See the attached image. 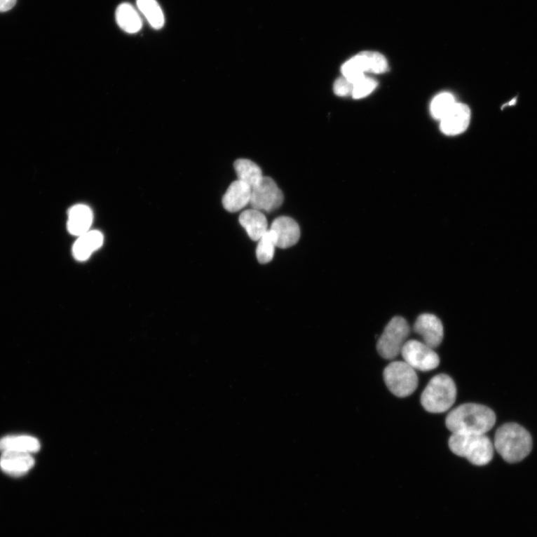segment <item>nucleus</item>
<instances>
[{"mask_svg": "<svg viewBox=\"0 0 537 537\" xmlns=\"http://www.w3.org/2000/svg\"><path fill=\"white\" fill-rule=\"evenodd\" d=\"M341 72L344 77L353 84L365 77L366 68L360 53L343 64Z\"/></svg>", "mask_w": 537, "mask_h": 537, "instance_id": "23", "label": "nucleus"}, {"mask_svg": "<svg viewBox=\"0 0 537 537\" xmlns=\"http://www.w3.org/2000/svg\"><path fill=\"white\" fill-rule=\"evenodd\" d=\"M383 379L390 391L400 398L413 394L418 386L415 369L405 361L393 362L385 368Z\"/></svg>", "mask_w": 537, "mask_h": 537, "instance_id": "5", "label": "nucleus"}, {"mask_svg": "<svg viewBox=\"0 0 537 537\" xmlns=\"http://www.w3.org/2000/svg\"><path fill=\"white\" fill-rule=\"evenodd\" d=\"M270 229L275 233L276 247L278 248L287 249L294 247L299 240V226L290 217H278L273 222Z\"/></svg>", "mask_w": 537, "mask_h": 537, "instance_id": "11", "label": "nucleus"}, {"mask_svg": "<svg viewBox=\"0 0 537 537\" xmlns=\"http://www.w3.org/2000/svg\"><path fill=\"white\" fill-rule=\"evenodd\" d=\"M496 451L508 463H517L528 456L532 449V439L527 430L516 423L500 427L495 436Z\"/></svg>", "mask_w": 537, "mask_h": 537, "instance_id": "2", "label": "nucleus"}, {"mask_svg": "<svg viewBox=\"0 0 537 537\" xmlns=\"http://www.w3.org/2000/svg\"><path fill=\"white\" fill-rule=\"evenodd\" d=\"M377 86V81L365 76L353 84L352 96L355 100L363 99L374 91Z\"/></svg>", "mask_w": 537, "mask_h": 537, "instance_id": "25", "label": "nucleus"}, {"mask_svg": "<svg viewBox=\"0 0 537 537\" xmlns=\"http://www.w3.org/2000/svg\"><path fill=\"white\" fill-rule=\"evenodd\" d=\"M404 361L415 370L430 371L440 365V358L432 348L423 342L407 341L401 353Z\"/></svg>", "mask_w": 537, "mask_h": 537, "instance_id": "8", "label": "nucleus"}, {"mask_svg": "<svg viewBox=\"0 0 537 537\" xmlns=\"http://www.w3.org/2000/svg\"><path fill=\"white\" fill-rule=\"evenodd\" d=\"M36 463L32 454L18 451L2 452L0 468L11 476L19 477L29 473Z\"/></svg>", "mask_w": 537, "mask_h": 537, "instance_id": "12", "label": "nucleus"}, {"mask_svg": "<svg viewBox=\"0 0 537 537\" xmlns=\"http://www.w3.org/2000/svg\"><path fill=\"white\" fill-rule=\"evenodd\" d=\"M449 446L454 454L476 465H484L494 457L493 443L485 435L452 434Z\"/></svg>", "mask_w": 537, "mask_h": 537, "instance_id": "3", "label": "nucleus"}, {"mask_svg": "<svg viewBox=\"0 0 537 537\" xmlns=\"http://www.w3.org/2000/svg\"><path fill=\"white\" fill-rule=\"evenodd\" d=\"M454 97L448 92L441 93L430 103V114L436 120L441 121L456 104Z\"/></svg>", "mask_w": 537, "mask_h": 537, "instance_id": "22", "label": "nucleus"}, {"mask_svg": "<svg viewBox=\"0 0 537 537\" xmlns=\"http://www.w3.org/2000/svg\"><path fill=\"white\" fill-rule=\"evenodd\" d=\"M93 215L91 209L85 205H76L69 210L67 229L72 235L81 236L90 231Z\"/></svg>", "mask_w": 537, "mask_h": 537, "instance_id": "14", "label": "nucleus"}, {"mask_svg": "<svg viewBox=\"0 0 537 537\" xmlns=\"http://www.w3.org/2000/svg\"><path fill=\"white\" fill-rule=\"evenodd\" d=\"M365 62L367 73L381 74L388 69V64L385 57L376 52L365 51L360 53Z\"/></svg>", "mask_w": 537, "mask_h": 537, "instance_id": "24", "label": "nucleus"}, {"mask_svg": "<svg viewBox=\"0 0 537 537\" xmlns=\"http://www.w3.org/2000/svg\"><path fill=\"white\" fill-rule=\"evenodd\" d=\"M118 26L128 34H135L142 29L143 22L137 10L130 4L120 5L116 11Z\"/></svg>", "mask_w": 537, "mask_h": 537, "instance_id": "18", "label": "nucleus"}, {"mask_svg": "<svg viewBox=\"0 0 537 537\" xmlns=\"http://www.w3.org/2000/svg\"><path fill=\"white\" fill-rule=\"evenodd\" d=\"M276 247H277L275 233L271 229H268L259 240V245L256 249L257 259L263 264L270 263L273 259Z\"/></svg>", "mask_w": 537, "mask_h": 537, "instance_id": "21", "label": "nucleus"}, {"mask_svg": "<svg viewBox=\"0 0 537 537\" xmlns=\"http://www.w3.org/2000/svg\"><path fill=\"white\" fill-rule=\"evenodd\" d=\"M410 326L401 317L393 318L385 327L377 344L380 355L384 359L392 360L398 356L410 334Z\"/></svg>", "mask_w": 537, "mask_h": 537, "instance_id": "6", "label": "nucleus"}, {"mask_svg": "<svg viewBox=\"0 0 537 537\" xmlns=\"http://www.w3.org/2000/svg\"><path fill=\"white\" fill-rule=\"evenodd\" d=\"M239 222L254 241H259L268 230L266 217L258 210L252 208L243 212L239 217Z\"/></svg>", "mask_w": 537, "mask_h": 537, "instance_id": "15", "label": "nucleus"}, {"mask_svg": "<svg viewBox=\"0 0 537 537\" xmlns=\"http://www.w3.org/2000/svg\"><path fill=\"white\" fill-rule=\"evenodd\" d=\"M353 84L345 77L338 78L334 84V92L337 96L346 97L352 95Z\"/></svg>", "mask_w": 537, "mask_h": 537, "instance_id": "26", "label": "nucleus"}, {"mask_svg": "<svg viewBox=\"0 0 537 537\" xmlns=\"http://www.w3.org/2000/svg\"><path fill=\"white\" fill-rule=\"evenodd\" d=\"M16 3L17 0H0V13H6L13 8Z\"/></svg>", "mask_w": 537, "mask_h": 537, "instance_id": "27", "label": "nucleus"}, {"mask_svg": "<svg viewBox=\"0 0 537 537\" xmlns=\"http://www.w3.org/2000/svg\"><path fill=\"white\" fill-rule=\"evenodd\" d=\"M137 6L151 27L161 29L165 26V15L156 0H137Z\"/></svg>", "mask_w": 537, "mask_h": 537, "instance_id": "20", "label": "nucleus"}, {"mask_svg": "<svg viewBox=\"0 0 537 537\" xmlns=\"http://www.w3.org/2000/svg\"><path fill=\"white\" fill-rule=\"evenodd\" d=\"M457 388L453 379L440 374L432 379L421 396V404L430 413L447 412L456 400Z\"/></svg>", "mask_w": 537, "mask_h": 537, "instance_id": "4", "label": "nucleus"}, {"mask_svg": "<svg viewBox=\"0 0 537 537\" xmlns=\"http://www.w3.org/2000/svg\"><path fill=\"white\" fill-rule=\"evenodd\" d=\"M41 449L38 439L28 435L7 436L0 439V451L36 453Z\"/></svg>", "mask_w": 537, "mask_h": 537, "instance_id": "17", "label": "nucleus"}, {"mask_svg": "<svg viewBox=\"0 0 537 537\" xmlns=\"http://www.w3.org/2000/svg\"><path fill=\"white\" fill-rule=\"evenodd\" d=\"M233 166H235L238 180L250 185L252 189L264 177L259 166L250 160L238 159Z\"/></svg>", "mask_w": 537, "mask_h": 537, "instance_id": "19", "label": "nucleus"}, {"mask_svg": "<svg viewBox=\"0 0 537 537\" xmlns=\"http://www.w3.org/2000/svg\"><path fill=\"white\" fill-rule=\"evenodd\" d=\"M414 331L422 337L423 343L432 348L438 347L443 339V326L433 314L420 315L414 324Z\"/></svg>", "mask_w": 537, "mask_h": 537, "instance_id": "9", "label": "nucleus"}, {"mask_svg": "<svg viewBox=\"0 0 537 537\" xmlns=\"http://www.w3.org/2000/svg\"><path fill=\"white\" fill-rule=\"evenodd\" d=\"M102 233L98 231H89L79 237L73 247L74 258L80 261H86L103 244Z\"/></svg>", "mask_w": 537, "mask_h": 537, "instance_id": "16", "label": "nucleus"}, {"mask_svg": "<svg viewBox=\"0 0 537 537\" xmlns=\"http://www.w3.org/2000/svg\"><path fill=\"white\" fill-rule=\"evenodd\" d=\"M284 195L276 182L271 177H264L252 189L250 205L260 212H272L281 207Z\"/></svg>", "mask_w": 537, "mask_h": 537, "instance_id": "7", "label": "nucleus"}, {"mask_svg": "<svg viewBox=\"0 0 537 537\" xmlns=\"http://www.w3.org/2000/svg\"><path fill=\"white\" fill-rule=\"evenodd\" d=\"M471 111L465 104L456 103L451 111L440 121V130L449 136L458 135L469 127Z\"/></svg>", "mask_w": 537, "mask_h": 537, "instance_id": "10", "label": "nucleus"}, {"mask_svg": "<svg viewBox=\"0 0 537 537\" xmlns=\"http://www.w3.org/2000/svg\"><path fill=\"white\" fill-rule=\"evenodd\" d=\"M251 194V186L238 179L229 186L223 197V205L229 212H238L250 203Z\"/></svg>", "mask_w": 537, "mask_h": 537, "instance_id": "13", "label": "nucleus"}, {"mask_svg": "<svg viewBox=\"0 0 537 537\" xmlns=\"http://www.w3.org/2000/svg\"><path fill=\"white\" fill-rule=\"evenodd\" d=\"M496 421L490 408L477 404H463L451 411L446 419L452 434L485 435Z\"/></svg>", "mask_w": 537, "mask_h": 537, "instance_id": "1", "label": "nucleus"}]
</instances>
